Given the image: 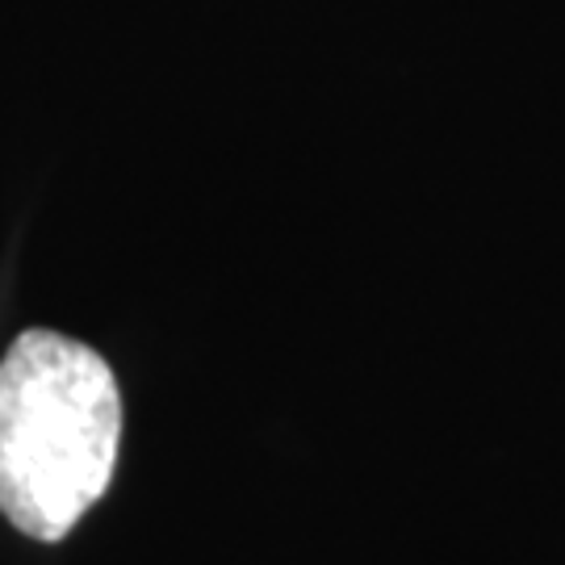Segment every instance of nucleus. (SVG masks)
Masks as SVG:
<instances>
[{
  "instance_id": "f257e3e1",
  "label": "nucleus",
  "mask_w": 565,
  "mask_h": 565,
  "mask_svg": "<svg viewBox=\"0 0 565 565\" xmlns=\"http://www.w3.org/2000/svg\"><path fill=\"white\" fill-rule=\"evenodd\" d=\"M121 398L109 364L60 331H25L0 361V515L63 541L114 478Z\"/></svg>"
}]
</instances>
